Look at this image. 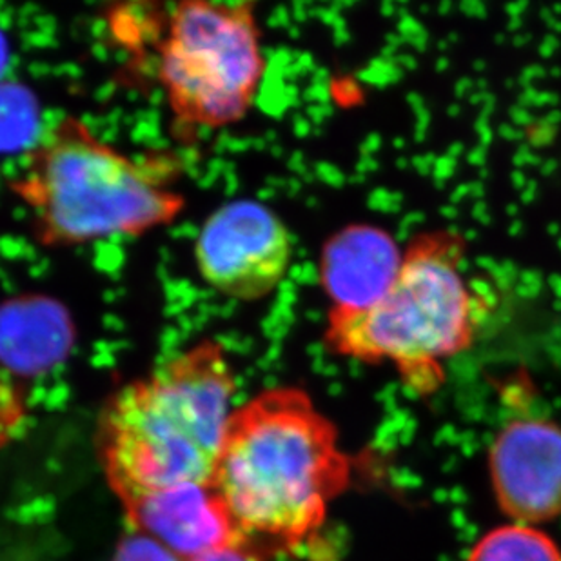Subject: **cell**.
<instances>
[{
	"label": "cell",
	"mask_w": 561,
	"mask_h": 561,
	"mask_svg": "<svg viewBox=\"0 0 561 561\" xmlns=\"http://www.w3.org/2000/svg\"><path fill=\"white\" fill-rule=\"evenodd\" d=\"M355 466L333 422L300 387H271L234 409L211 485L254 558L300 552L350 488Z\"/></svg>",
	"instance_id": "obj_1"
},
{
	"label": "cell",
	"mask_w": 561,
	"mask_h": 561,
	"mask_svg": "<svg viewBox=\"0 0 561 561\" xmlns=\"http://www.w3.org/2000/svg\"><path fill=\"white\" fill-rule=\"evenodd\" d=\"M234 391L226 350L206 339L113 392L96 447L123 507L165 489L211 482Z\"/></svg>",
	"instance_id": "obj_2"
},
{
	"label": "cell",
	"mask_w": 561,
	"mask_h": 561,
	"mask_svg": "<svg viewBox=\"0 0 561 561\" xmlns=\"http://www.w3.org/2000/svg\"><path fill=\"white\" fill-rule=\"evenodd\" d=\"M10 190L27 207L35 240L51 250L144 237L186 209L170 160L123 153L73 115L38 137Z\"/></svg>",
	"instance_id": "obj_3"
},
{
	"label": "cell",
	"mask_w": 561,
	"mask_h": 561,
	"mask_svg": "<svg viewBox=\"0 0 561 561\" xmlns=\"http://www.w3.org/2000/svg\"><path fill=\"white\" fill-rule=\"evenodd\" d=\"M463 254L461 234H416L378 302L360 311L329 309L323 344L350 360L389 364L419 397L438 391L445 364L471 347L485 309L466 278Z\"/></svg>",
	"instance_id": "obj_4"
},
{
	"label": "cell",
	"mask_w": 561,
	"mask_h": 561,
	"mask_svg": "<svg viewBox=\"0 0 561 561\" xmlns=\"http://www.w3.org/2000/svg\"><path fill=\"white\" fill-rule=\"evenodd\" d=\"M157 73L179 126L215 131L244 121L265 77L254 4H176L160 38Z\"/></svg>",
	"instance_id": "obj_5"
},
{
	"label": "cell",
	"mask_w": 561,
	"mask_h": 561,
	"mask_svg": "<svg viewBox=\"0 0 561 561\" xmlns=\"http://www.w3.org/2000/svg\"><path fill=\"white\" fill-rule=\"evenodd\" d=\"M293 234L264 202H226L206 218L195 240V265L213 291L259 302L280 287L291 267Z\"/></svg>",
	"instance_id": "obj_6"
},
{
	"label": "cell",
	"mask_w": 561,
	"mask_h": 561,
	"mask_svg": "<svg viewBox=\"0 0 561 561\" xmlns=\"http://www.w3.org/2000/svg\"><path fill=\"white\" fill-rule=\"evenodd\" d=\"M489 478L511 524L561 518V424L522 416L503 425L489 449Z\"/></svg>",
	"instance_id": "obj_7"
},
{
	"label": "cell",
	"mask_w": 561,
	"mask_h": 561,
	"mask_svg": "<svg viewBox=\"0 0 561 561\" xmlns=\"http://www.w3.org/2000/svg\"><path fill=\"white\" fill-rule=\"evenodd\" d=\"M131 529L181 561L240 547L239 533L211 482L187 483L124 505Z\"/></svg>",
	"instance_id": "obj_8"
},
{
	"label": "cell",
	"mask_w": 561,
	"mask_h": 561,
	"mask_svg": "<svg viewBox=\"0 0 561 561\" xmlns=\"http://www.w3.org/2000/svg\"><path fill=\"white\" fill-rule=\"evenodd\" d=\"M403 251L383 229L356 224L334 233L320 256V284L331 309L360 311L378 302L397 278Z\"/></svg>",
	"instance_id": "obj_9"
},
{
	"label": "cell",
	"mask_w": 561,
	"mask_h": 561,
	"mask_svg": "<svg viewBox=\"0 0 561 561\" xmlns=\"http://www.w3.org/2000/svg\"><path fill=\"white\" fill-rule=\"evenodd\" d=\"M466 561H561V549L540 527L507 524L482 536Z\"/></svg>",
	"instance_id": "obj_10"
},
{
	"label": "cell",
	"mask_w": 561,
	"mask_h": 561,
	"mask_svg": "<svg viewBox=\"0 0 561 561\" xmlns=\"http://www.w3.org/2000/svg\"><path fill=\"white\" fill-rule=\"evenodd\" d=\"M26 416V405L21 392L10 381L0 380V445L13 436Z\"/></svg>",
	"instance_id": "obj_11"
},
{
	"label": "cell",
	"mask_w": 561,
	"mask_h": 561,
	"mask_svg": "<svg viewBox=\"0 0 561 561\" xmlns=\"http://www.w3.org/2000/svg\"><path fill=\"white\" fill-rule=\"evenodd\" d=\"M115 561H181L173 557L170 551H165L164 547L159 546L157 541L151 540L148 536H131L129 540L124 541L118 547Z\"/></svg>",
	"instance_id": "obj_12"
},
{
	"label": "cell",
	"mask_w": 561,
	"mask_h": 561,
	"mask_svg": "<svg viewBox=\"0 0 561 561\" xmlns=\"http://www.w3.org/2000/svg\"><path fill=\"white\" fill-rule=\"evenodd\" d=\"M186 561H260L259 558H254L250 551H245L244 547H226L220 551L209 552L204 557L193 558V560Z\"/></svg>",
	"instance_id": "obj_13"
}]
</instances>
